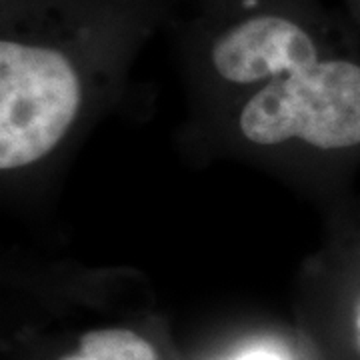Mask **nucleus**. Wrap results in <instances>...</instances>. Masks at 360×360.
I'll return each mask as SVG.
<instances>
[{
  "label": "nucleus",
  "instance_id": "nucleus-5",
  "mask_svg": "<svg viewBox=\"0 0 360 360\" xmlns=\"http://www.w3.org/2000/svg\"><path fill=\"white\" fill-rule=\"evenodd\" d=\"M236 360H284L281 354H276V352H270V350H262V348H258V350H250V352H245L243 356H238Z\"/></svg>",
  "mask_w": 360,
  "mask_h": 360
},
{
  "label": "nucleus",
  "instance_id": "nucleus-2",
  "mask_svg": "<svg viewBox=\"0 0 360 360\" xmlns=\"http://www.w3.org/2000/svg\"><path fill=\"white\" fill-rule=\"evenodd\" d=\"M234 124L252 148L350 150L360 144V65L322 56L245 94Z\"/></svg>",
  "mask_w": 360,
  "mask_h": 360
},
{
  "label": "nucleus",
  "instance_id": "nucleus-1",
  "mask_svg": "<svg viewBox=\"0 0 360 360\" xmlns=\"http://www.w3.org/2000/svg\"><path fill=\"white\" fill-rule=\"evenodd\" d=\"M96 77L75 51L4 34L0 40V170L4 180L58 155L89 120Z\"/></svg>",
  "mask_w": 360,
  "mask_h": 360
},
{
  "label": "nucleus",
  "instance_id": "nucleus-3",
  "mask_svg": "<svg viewBox=\"0 0 360 360\" xmlns=\"http://www.w3.org/2000/svg\"><path fill=\"white\" fill-rule=\"evenodd\" d=\"M322 58L314 34L283 13H255L229 25L208 49V68L240 98Z\"/></svg>",
  "mask_w": 360,
  "mask_h": 360
},
{
  "label": "nucleus",
  "instance_id": "nucleus-4",
  "mask_svg": "<svg viewBox=\"0 0 360 360\" xmlns=\"http://www.w3.org/2000/svg\"><path fill=\"white\" fill-rule=\"evenodd\" d=\"M56 360H158L156 348L130 328H96L80 336L75 352Z\"/></svg>",
  "mask_w": 360,
  "mask_h": 360
}]
</instances>
